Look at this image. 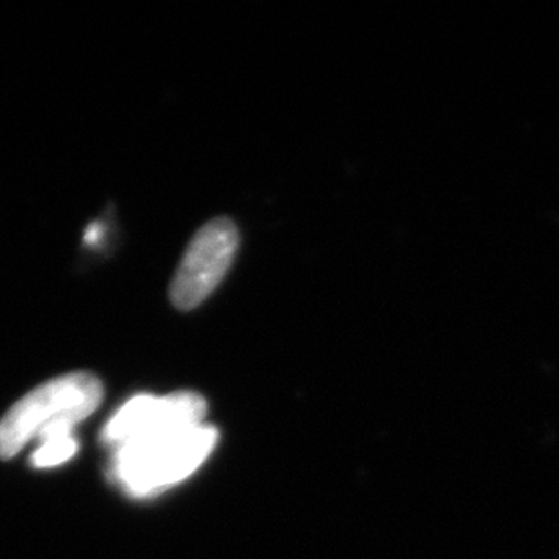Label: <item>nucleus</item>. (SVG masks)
Wrapping results in <instances>:
<instances>
[{
	"mask_svg": "<svg viewBox=\"0 0 559 559\" xmlns=\"http://www.w3.org/2000/svg\"><path fill=\"white\" fill-rule=\"evenodd\" d=\"M79 449V442L74 440L73 435H59V437H49L40 442L32 456V464L40 469L55 467V465L68 462L74 456Z\"/></svg>",
	"mask_w": 559,
	"mask_h": 559,
	"instance_id": "obj_5",
	"label": "nucleus"
},
{
	"mask_svg": "<svg viewBox=\"0 0 559 559\" xmlns=\"http://www.w3.org/2000/svg\"><path fill=\"white\" fill-rule=\"evenodd\" d=\"M206 402L194 391L173 395H138L126 402L102 431V442L111 449L143 442L159 435L201 426Z\"/></svg>",
	"mask_w": 559,
	"mask_h": 559,
	"instance_id": "obj_4",
	"label": "nucleus"
},
{
	"mask_svg": "<svg viewBox=\"0 0 559 559\" xmlns=\"http://www.w3.org/2000/svg\"><path fill=\"white\" fill-rule=\"evenodd\" d=\"M217 442L209 424L112 449L111 478L131 497H148L189 478Z\"/></svg>",
	"mask_w": 559,
	"mask_h": 559,
	"instance_id": "obj_2",
	"label": "nucleus"
},
{
	"mask_svg": "<svg viewBox=\"0 0 559 559\" xmlns=\"http://www.w3.org/2000/svg\"><path fill=\"white\" fill-rule=\"evenodd\" d=\"M239 230L228 217H217L195 233L170 285V301L178 310L200 307L216 290L238 252Z\"/></svg>",
	"mask_w": 559,
	"mask_h": 559,
	"instance_id": "obj_3",
	"label": "nucleus"
},
{
	"mask_svg": "<svg viewBox=\"0 0 559 559\" xmlns=\"http://www.w3.org/2000/svg\"><path fill=\"white\" fill-rule=\"evenodd\" d=\"M102 399L104 385L85 371L44 382L0 418V459H13L32 440L73 435L74 426L91 417Z\"/></svg>",
	"mask_w": 559,
	"mask_h": 559,
	"instance_id": "obj_1",
	"label": "nucleus"
}]
</instances>
